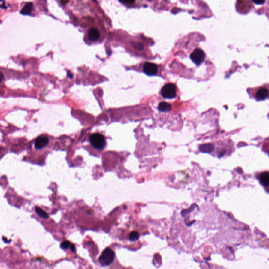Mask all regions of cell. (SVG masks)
<instances>
[{
  "instance_id": "6",
  "label": "cell",
  "mask_w": 269,
  "mask_h": 269,
  "mask_svg": "<svg viewBox=\"0 0 269 269\" xmlns=\"http://www.w3.org/2000/svg\"><path fill=\"white\" fill-rule=\"evenodd\" d=\"M49 143V138L46 136H41L36 139L35 147L36 149H42L46 146Z\"/></svg>"
},
{
  "instance_id": "10",
  "label": "cell",
  "mask_w": 269,
  "mask_h": 269,
  "mask_svg": "<svg viewBox=\"0 0 269 269\" xmlns=\"http://www.w3.org/2000/svg\"><path fill=\"white\" fill-rule=\"evenodd\" d=\"M261 184L264 187H269V173L264 172L262 173L260 178Z\"/></svg>"
},
{
  "instance_id": "9",
  "label": "cell",
  "mask_w": 269,
  "mask_h": 269,
  "mask_svg": "<svg viewBox=\"0 0 269 269\" xmlns=\"http://www.w3.org/2000/svg\"><path fill=\"white\" fill-rule=\"evenodd\" d=\"M199 151L204 153H210L214 149V146L212 144H204L199 147Z\"/></svg>"
},
{
  "instance_id": "14",
  "label": "cell",
  "mask_w": 269,
  "mask_h": 269,
  "mask_svg": "<svg viewBox=\"0 0 269 269\" xmlns=\"http://www.w3.org/2000/svg\"><path fill=\"white\" fill-rule=\"evenodd\" d=\"M139 237V233L136 231H133L130 233L129 237V239L131 241H135L138 239Z\"/></svg>"
},
{
  "instance_id": "21",
  "label": "cell",
  "mask_w": 269,
  "mask_h": 269,
  "mask_svg": "<svg viewBox=\"0 0 269 269\" xmlns=\"http://www.w3.org/2000/svg\"><path fill=\"white\" fill-rule=\"evenodd\" d=\"M1 8H6V6H5V4H3V5H1Z\"/></svg>"
},
{
  "instance_id": "17",
  "label": "cell",
  "mask_w": 269,
  "mask_h": 269,
  "mask_svg": "<svg viewBox=\"0 0 269 269\" xmlns=\"http://www.w3.org/2000/svg\"><path fill=\"white\" fill-rule=\"evenodd\" d=\"M253 2L256 4H261L263 3L264 1H253Z\"/></svg>"
},
{
  "instance_id": "16",
  "label": "cell",
  "mask_w": 269,
  "mask_h": 269,
  "mask_svg": "<svg viewBox=\"0 0 269 269\" xmlns=\"http://www.w3.org/2000/svg\"><path fill=\"white\" fill-rule=\"evenodd\" d=\"M70 249L72 252H74L75 251V246L73 244H71V245L70 246Z\"/></svg>"
},
{
  "instance_id": "12",
  "label": "cell",
  "mask_w": 269,
  "mask_h": 269,
  "mask_svg": "<svg viewBox=\"0 0 269 269\" xmlns=\"http://www.w3.org/2000/svg\"><path fill=\"white\" fill-rule=\"evenodd\" d=\"M171 106L170 104L166 102H162L158 105V110L161 112L166 113L170 110Z\"/></svg>"
},
{
  "instance_id": "8",
  "label": "cell",
  "mask_w": 269,
  "mask_h": 269,
  "mask_svg": "<svg viewBox=\"0 0 269 269\" xmlns=\"http://www.w3.org/2000/svg\"><path fill=\"white\" fill-rule=\"evenodd\" d=\"M269 92L265 88H261L258 90L255 95L256 98L258 101H262L267 98Z\"/></svg>"
},
{
  "instance_id": "13",
  "label": "cell",
  "mask_w": 269,
  "mask_h": 269,
  "mask_svg": "<svg viewBox=\"0 0 269 269\" xmlns=\"http://www.w3.org/2000/svg\"><path fill=\"white\" fill-rule=\"evenodd\" d=\"M35 211L36 213L42 218L47 219L48 218V215L46 212H45L44 210H42L41 208L36 207Z\"/></svg>"
},
{
  "instance_id": "20",
  "label": "cell",
  "mask_w": 269,
  "mask_h": 269,
  "mask_svg": "<svg viewBox=\"0 0 269 269\" xmlns=\"http://www.w3.org/2000/svg\"><path fill=\"white\" fill-rule=\"evenodd\" d=\"M68 2V1H61V3L63 5V4H65V3H67Z\"/></svg>"
},
{
  "instance_id": "3",
  "label": "cell",
  "mask_w": 269,
  "mask_h": 269,
  "mask_svg": "<svg viewBox=\"0 0 269 269\" xmlns=\"http://www.w3.org/2000/svg\"><path fill=\"white\" fill-rule=\"evenodd\" d=\"M161 93L165 98H174L177 96L176 86L172 83L166 84L162 88Z\"/></svg>"
},
{
  "instance_id": "19",
  "label": "cell",
  "mask_w": 269,
  "mask_h": 269,
  "mask_svg": "<svg viewBox=\"0 0 269 269\" xmlns=\"http://www.w3.org/2000/svg\"><path fill=\"white\" fill-rule=\"evenodd\" d=\"M3 76L2 73H1V78H0L1 81H2V80H3Z\"/></svg>"
},
{
  "instance_id": "2",
  "label": "cell",
  "mask_w": 269,
  "mask_h": 269,
  "mask_svg": "<svg viewBox=\"0 0 269 269\" xmlns=\"http://www.w3.org/2000/svg\"><path fill=\"white\" fill-rule=\"evenodd\" d=\"M115 258V253L111 249L106 248L99 258V262L103 266H107L113 262Z\"/></svg>"
},
{
  "instance_id": "4",
  "label": "cell",
  "mask_w": 269,
  "mask_h": 269,
  "mask_svg": "<svg viewBox=\"0 0 269 269\" xmlns=\"http://www.w3.org/2000/svg\"><path fill=\"white\" fill-rule=\"evenodd\" d=\"M190 59L193 63L196 65H199L204 60L205 54L204 51L201 49L196 48L195 50L191 53Z\"/></svg>"
},
{
  "instance_id": "1",
  "label": "cell",
  "mask_w": 269,
  "mask_h": 269,
  "mask_svg": "<svg viewBox=\"0 0 269 269\" xmlns=\"http://www.w3.org/2000/svg\"><path fill=\"white\" fill-rule=\"evenodd\" d=\"M90 143L95 148L102 150L106 146V139L103 134L96 133L92 134L89 137Z\"/></svg>"
},
{
  "instance_id": "11",
  "label": "cell",
  "mask_w": 269,
  "mask_h": 269,
  "mask_svg": "<svg viewBox=\"0 0 269 269\" xmlns=\"http://www.w3.org/2000/svg\"><path fill=\"white\" fill-rule=\"evenodd\" d=\"M33 4L32 2H27L24 5L21 11V13L23 15H29L33 10Z\"/></svg>"
},
{
  "instance_id": "7",
  "label": "cell",
  "mask_w": 269,
  "mask_h": 269,
  "mask_svg": "<svg viewBox=\"0 0 269 269\" xmlns=\"http://www.w3.org/2000/svg\"><path fill=\"white\" fill-rule=\"evenodd\" d=\"M100 32L98 29H97L95 27L91 28L88 32V38L89 40L95 42L99 40L100 38Z\"/></svg>"
},
{
  "instance_id": "18",
  "label": "cell",
  "mask_w": 269,
  "mask_h": 269,
  "mask_svg": "<svg viewBox=\"0 0 269 269\" xmlns=\"http://www.w3.org/2000/svg\"><path fill=\"white\" fill-rule=\"evenodd\" d=\"M67 76H68V77L70 78H73V74L71 73V72H69V71H67Z\"/></svg>"
},
{
  "instance_id": "15",
  "label": "cell",
  "mask_w": 269,
  "mask_h": 269,
  "mask_svg": "<svg viewBox=\"0 0 269 269\" xmlns=\"http://www.w3.org/2000/svg\"><path fill=\"white\" fill-rule=\"evenodd\" d=\"M71 245V244L69 241H66L63 242L61 243V248H63L64 249H67L70 247Z\"/></svg>"
},
{
  "instance_id": "5",
  "label": "cell",
  "mask_w": 269,
  "mask_h": 269,
  "mask_svg": "<svg viewBox=\"0 0 269 269\" xmlns=\"http://www.w3.org/2000/svg\"><path fill=\"white\" fill-rule=\"evenodd\" d=\"M143 71L147 75H155L157 73L158 66L153 63L147 62L144 65Z\"/></svg>"
}]
</instances>
